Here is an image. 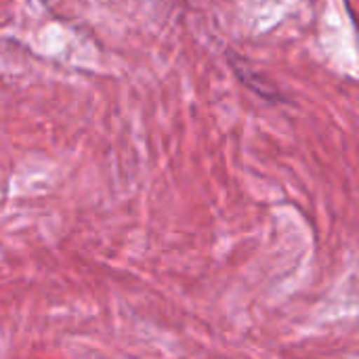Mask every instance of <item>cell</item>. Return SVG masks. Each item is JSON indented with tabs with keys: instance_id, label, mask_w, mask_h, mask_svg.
I'll list each match as a JSON object with an SVG mask.
<instances>
[]
</instances>
